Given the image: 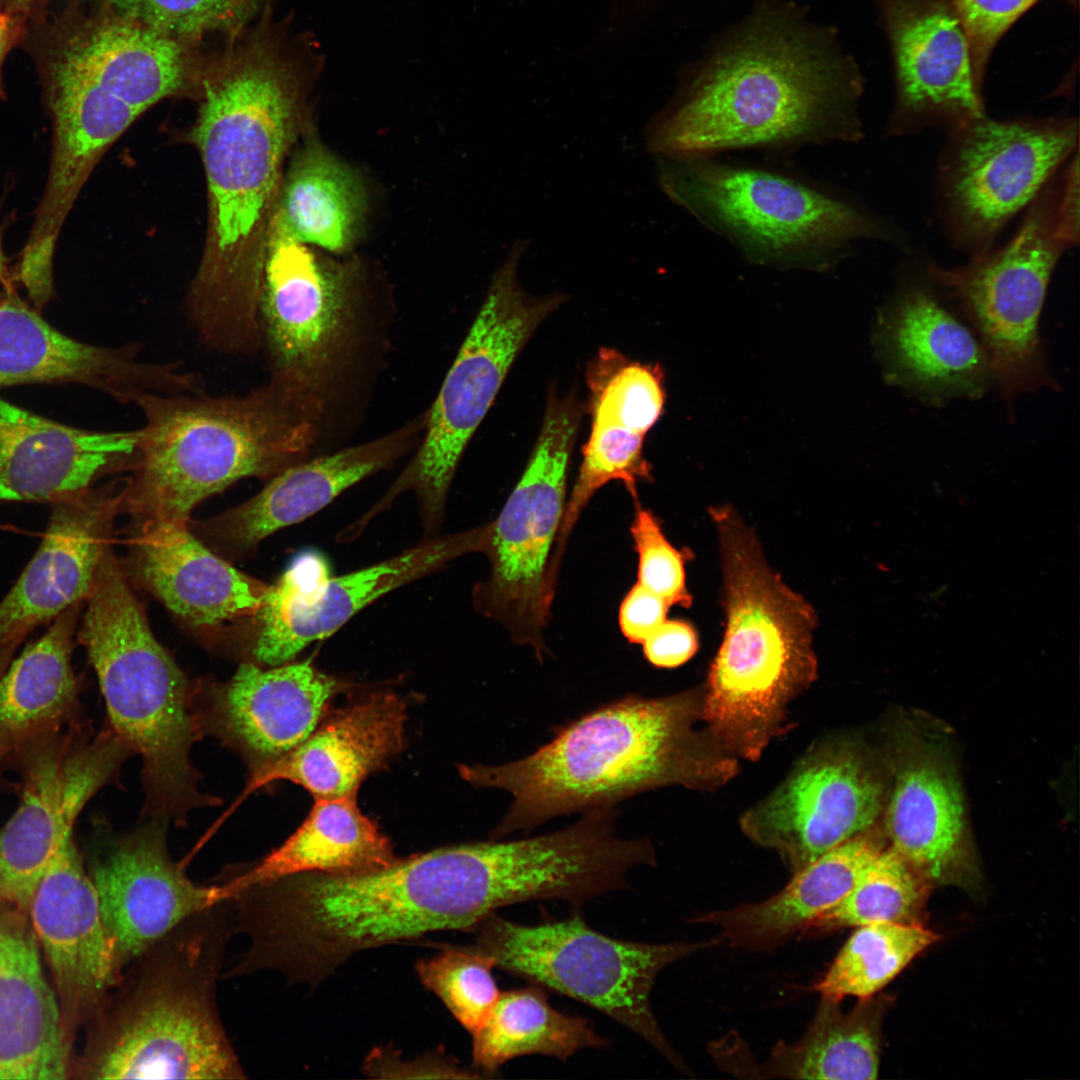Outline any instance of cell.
<instances>
[{"label":"cell","mask_w":1080,"mask_h":1080,"mask_svg":"<svg viewBox=\"0 0 1080 1080\" xmlns=\"http://www.w3.org/2000/svg\"><path fill=\"white\" fill-rule=\"evenodd\" d=\"M7 2L8 9L6 10L22 17L25 12L31 10L34 5L40 2V0H7Z\"/></svg>","instance_id":"cell-51"},{"label":"cell","mask_w":1080,"mask_h":1080,"mask_svg":"<svg viewBox=\"0 0 1080 1080\" xmlns=\"http://www.w3.org/2000/svg\"><path fill=\"white\" fill-rule=\"evenodd\" d=\"M18 648L17 644H9L0 649V677L5 672L9 663L13 659V655ZM6 760L0 755V770Z\"/></svg>","instance_id":"cell-50"},{"label":"cell","mask_w":1080,"mask_h":1080,"mask_svg":"<svg viewBox=\"0 0 1080 1080\" xmlns=\"http://www.w3.org/2000/svg\"><path fill=\"white\" fill-rule=\"evenodd\" d=\"M423 426L418 419L375 440L294 463L246 503L210 521L206 529L223 544L249 548L314 515L351 486L389 466Z\"/></svg>","instance_id":"cell-29"},{"label":"cell","mask_w":1080,"mask_h":1080,"mask_svg":"<svg viewBox=\"0 0 1080 1080\" xmlns=\"http://www.w3.org/2000/svg\"><path fill=\"white\" fill-rule=\"evenodd\" d=\"M438 947L440 953L416 963L418 977L472 1034L485 1022L501 993L492 975L494 964L470 946Z\"/></svg>","instance_id":"cell-42"},{"label":"cell","mask_w":1080,"mask_h":1080,"mask_svg":"<svg viewBox=\"0 0 1080 1080\" xmlns=\"http://www.w3.org/2000/svg\"><path fill=\"white\" fill-rule=\"evenodd\" d=\"M702 701L703 688L626 695L554 728L551 741L522 759L458 771L473 786L512 796L495 838L667 785L713 789L736 774L737 761L694 729Z\"/></svg>","instance_id":"cell-2"},{"label":"cell","mask_w":1080,"mask_h":1080,"mask_svg":"<svg viewBox=\"0 0 1080 1080\" xmlns=\"http://www.w3.org/2000/svg\"><path fill=\"white\" fill-rule=\"evenodd\" d=\"M405 703L373 693L317 726L300 744L251 772L246 792L288 780L316 799L356 794L362 780L404 745Z\"/></svg>","instance_id":"cell-27"},{"label":"cell","mask_w":1080,"mask_h":1080,"mask_svg":"<svg viewBox=\"0 0 1080 1080\" xmlns=\"http://www.w3.org/2000/svg\"><path fill=\"white\" fill-rule=\"evenodd\" d=\"M23 32L22 17L0 9V98L4 96L2 67L9 51L20 40Z\"/></svg>","instance_id":"cell-49"},{"label":"cell","mask_w":1080,"mask_h":1080,"mask_svg":"<svg viewBox=\"0 0 1080 1080\" xmlns=\"http://www.w3.org/2000/svg\"><path fill=\"white\" fill-rule=\"evenodd\" d=\"M325 55L311 32L263 15L207 59L201 106L193 132L208 184L212 240L218 256L197 280L194 294L211 311L250 308L240 254L267 216L281 168Z\"/></svg>","instance_id":"cell-1"},{"label":"cell","mask_w":1080,"mask_h":1080,"mask_svg":"<svg viewBox=\"0 0 1080 1080\" xmlns=\"http://www.w3.org/2000/svg\"><path fill=\"white\" fill-rule=\"evenodd\" d=\"M947 176L960 231L982 239L1025 206L1077 144L1073 121L962 124Z\"/></svg>","instance_id":"cell-18"},{"label":"cell","mask_w":1080,"mask_h":1080,"mask_svg":"<svg viewBox=\"0 0 1080 1080\" xmlns=\"http://www.w3.org/2000/svg\"><path fill=\"white\" fill-rule=\"evenodd\" d=\"M643 439L644 435L617 425L592 423L590 437L583 447L579 475L565 503L554 543L550 563L552 580L557 579L571 531L598 489L619 480L637 501V483L651 479L649 464L642 453Z\"/></svg>","instance_id":"cell-40"},{"label":"cell","mask_w":1080,"mask_h":1080,"mask_svg":"<svg viewBox=\"0 0 1080 1080\" xmlns=\"http://www.w3.org/2000/svg\"><path fill=\"white\" fill-rule=\"evenodd\" d=\"M117 504L91 489L51 504L38 550L0 602V649L87 599Z\"/></svg>","instance_id":"cell-23"},{"label":"cell","mask_w":1080,"mask_h":1080,"mask_svg":"<svg viewBox=\"0 0 1080 1080\" xmlns=\"http://www.w3.org/2000/svg\"><path fill=\"white\" fill-rule=\"evenodd\" d=\"M351 274L297 240L274 214L263 257L261 342L271 378L322 395L323 382L346 341Z\"/></svg>","instance_id":"cell-15"},{"label":"cell","mask_w":1080,"mask_h":1080,"mask_svg":"<svg viewBox=\"0 0 1080 1080\" xmlns=\"http://www.w3.org/2000/svg\"><path fill=\"white\" fill-rule=\"evenodd\" d=\"M75 1057L29 912L0 899V1079H69Z\"/></svg>","instance_id":"cell-25"},{"label":"cell","mask_w":1080,"mask_h":1080,"mask_svg":"<svg viewBox=\"0 0 1080 1080\" xmlns=\"http://www.w3.org/2000/svg\"><path fill=\"white\" fill-rule=\"evenodd\" d=\"M726 630L703 688L701 719L727 754L758 760L784 732L788 706L817 678L816 614L769 566L731 507L712 508Z\"/></svg>","instance_id":"cell-6"},{"label":"cell","mask_w":1080,"mask_h":1080,"mask_svg":"<svg viewBox=\"0 0 1080 1080\" xmlns=\"http://www.w3.org/2000/svg\"><path fill=\"white\" fill-rule=\"evenodd\" d=\"M52 148L94 163L152 104L107 61L84 23L58 43L46 75Z\"/></svg>","instance_id":"cell-28"},{"label":"cell","mask_w":1080,"mask_h":1080,"mask_svg":"<svg viewBox=\"0 0 1080 1080\" xmlns=\"http://www.w3.org/2000/svg\"><path fill=\"white\" fill-rule=\"evenodd\" d=\"M474 929L477 939L470 947L489 958L494 967L601 1011L649 1043L675 1068L690 1074L661 1030L650 995L664 968L717 946L715 937L694 943L633 942L599 933L578 915L524 925L495 912Z\"/></svg>","instance_id":"cell-9"},{"label":"cell","mask_w":1080,"mask_h":1080,"mask_svg":"<svg viewBox=\"0 0 1080 1080\" xmlns=\"http://www.w3.org/2000/svg\"><path fill=\"white\" fill-rule=\"evenodd\" d=\"M931 883L892 847L861 872L849 893L803 932H831L887 922L922 924Z\"/></svg>","instance_id":"cell-39"},{"label":"cell","mask_w":1080,"mask_h":1080,"mask_svg":"<svg viewBox=\"0 0 1080 1080\" xmlns=\"http://www.w3.org/2000/svg\"><path fill=\"white\" fill-rule=\"evenodd\" d=\"M86 602L78 637L110 729L141 757L149 811L182 824L191 809L216 802L199 792L190 758L199 727L188 681L151 632L109 545Z\"/></svg>","instance_id":"cell-7"},{"label":"cell","mask_w":1080,"mask_h":1080,"mask_svg":"<svg viewBox=\"0 0 1080 1080\" xmlns=\"http://www.w3.org/2000/svg\"><path fill=\"white\" fill-rule=\"evenodd\" d=\"M858 81L799 35L759 28L709 67L645 129L649 152L703 157L726 149L855 140Z\"/></svg>","instance_id":"cell-5"},{"label":"cell","mask_w":1080,"mask_h":1080,"mask_svg":"<svg viewBox=\"0 0 1080 1080\" xmlns=\"http://www.w3.org/2000/svg\"><path fill=\"white\" fill-rule=\"evenodd\" d=\"M663 374L658 366L626 359L605 349L588 369L592 423L617 425L645 435L664 404Z\"/></svg>","instance_id":"cell-41"},{"label":"cell","mask_w":1080,"mask_h":1080,"mask_svg":"<svg viewBox=\"0 0 1080 1080\" xmlns=\"http://www.w3.org/2000/svg\"><path fill=\"white\" fill-rule=\"evenodd\" d=\"M367 211L359 175L326 147L309 143L295 159L276 211L300 242L344 253L357 240Z\"/></svg>","instance_id":"cell-35"},{"label":"cell","mask_w":1080,"mask_h":1080,"mask_svg":"<svg viewBox=\"0 0 1080 1080\" xmlns=\"http://www.w3.org/2000/svg\"><path fill=\"white\" fill-rule=\"evenodd\" d=\"M472 1037L473 1067L486 1076L516 1057L540 1054L566 1061L582 1049L607 1044L588 1019L552 1008L537 985L501 992Z\"/></svg>","instance_id":"cell-37"},{"label":"cell","mask_w":1080,"mask_h":1080,"mask_svg":"<svg viewBox=\"0 0 1080 1080\" xmlns=\"http://www.w3.org/2000/svg\"><path fill=\"white\" fill-rule=\"evenodd\" d=\"M6 262H7V259H6L4 249H3V229H2V226L0 225V276L2 275V273L5 270Z\"/></svg>","instance_id":"cell-52"},{"label":"cell","mask_w":1080,"mask_h":1080,"mask_svg":"<svg viewBox=\"0 0 1080 1080\" xmlns=\"http://www.w3.org/2000/svg\"><path fill=\"white\" fill-rule=\"evenodd\" d=\"M890 847L932 883H952L972 865L962 791L944 755L912 735L892 756V787L886 798Z\"/></svg>","instance_id":"cell-24"},{"label":"cell","mask_w":1080,"mask_h":1080,"mask_svg":"<svg viewBox=\"0 0 1080 1080\" xmlns=\"http://www.w3.org/2000/svg\"><path fill=\"white\" fill-rule=\"evenodd\" d=\"M638 555L637 584L670 607H689L692 598L685 584L684 563L689 553L677 550L665 537L661 523L649 510L637 505L630 528Z\"/></svg>","instance_id":"cell-44"},{"label":"cell","mask_w":1080,"mask_h":1080,"mask_svg":"<svg viewBox=\"0 0 1080 1080\" xmlns=\"http://www.w3.org/2000/svg\"><path fill=\"white\" fill-rule=\"evenodd\" d=\"M82 384L121 403L143 393L196 389L175 363L140 359L135 345L103 347L75 340L46 322L17 294L0 299V389L26 384Z\"/></svg>","instance_id":"cell-20"},{"label":"cell","mask_w":1080,"mask_h":1080,"mask_svg":"<svg viewBox=\"0 0 1080 1080\" xmlns=\"http://www.w3.org/2000/svg\"><path fill=\"white\" fill-rule=\"evenodd\" d=\"M140 431H95L52 421L0 397V504H52L134 467Z\"/></svg>","instance_id":"cell-22"},{"label":"cell","mask_w":1080,"mask_h":1080,"mask_svg":"<svg viewBox=\"0 0 1080 1080\" xmlns=\"http://www.w3.org/2000/svg\"><path fill=\"white\" fill-rule=\"evenodd\" d=\"M397 859L388 839L359 810L355 794L316 799L303 824L281 846L222 883L232 897L246 887L296 874H363Z\"/></svg>","instance_id":"cell-33"},{"label":"cell","mask_w":1080,"mask_h":1080,"mask_svg":"<svg viewBox=\"0 0 1080 1080\" xmlns=\"http://www.w3.org/2000/svg\"><path fill=\"white\" fill-rule=\"evenodd\" d=\"M960 19L970 41L976 70L983 79L998 41L1030 8L1041 0H944ZM1074 8L1078 0H1062Z\"/></svg>","instance_id":"cell-45"},{"label":"cell","mask_w":1080,"mask_h":1080,"mask_svg":"<svg viewBox=\"0 0 1080 1080\" xmlns=\"http://www.w3.org/2000/svg\"><path fill=\"white\" fill-rule=\"evenodd\" d=\"M668 608L665 601L635 583L620 605L622 634L630 643L642 644L664 622Z\"/></svg>","instance_id":"cell-48"},{"label":"cell","mask_w":1080,"mask_h":1080,"mask_svg":"<svg viewBox=\"0 0 1080 1080\" xmlns=\"http://www.w3.org/2000/svg\"><path fill=\"white\" fill-rule=\"evenodd\" d=\"M477 550L478 532L473 528L427 538L390 559L335 577L319 555L302 554L267 588L256 615L259 629L253 657L267 666L290 662L380 597Z\"/></svg>","instance_id":"cell-14"},{"label":"cell","mask_w":1080,"mask_h":1080,"mask_svg":"<svg viewBox=\"0 0 1080 1080\" xmlns=\"http://www.w3.org/2000/svg\"><path fill=\"white\" fill-rule=\"evenodd\" d=\"M856 928L814 984L822 997H872L938 939L923 924L879 922Z\"/></svg>","instance_id":"cell-38"},{"label":"cell","mask_w":1080,"mask_h":1080,"mask_svg":"<svg viewBox=\"0 0 1080 1080\" xmlns=\"http://www.w3.org/2000/svg\"><path fill=\"white\" fill-rule=\"evenodd\" d=\"M881 343L894 374L928 394L978 396L991 374L973 334L931 294L912 289L884 317Z\"/></svg>","instance_id":"cell-32"},{"label":"cell","mask_w":1080,"mask_h":1080,"mask_svg":"<svg viewBox=\"0 0 1080 1080\" xmlns=\"http://www.w3.org/2000/svg\"><path fill=\"white\" fill-rule=\"evenodd\" d=\"M129 753L110 728L91 737L79 721L13 751L22 793L0 830V899L29 912L48 867L73 837L76 818Z\"/></svg>","instance_id":"cell-13"},{"label":"cell","mask_w":1080,"mask_h":1080,"mask_svg":"<svg viewBox=\"0 0 1080 1080\" xmlns=\"http://www.w3.org/2000/svg\"><path fill=\"white\" fill-rule=\"evenodd\" d=\"M905 112L952 116L965 124L984 117L969 37L944 0H881Z\"/></svg>","instance_id":"cell-26"},{"label":"cell","mask_w":1080,"mask_h":1080,"mask_svg":"<svg viewBox=\"0 0 1080 1080\" xmlns=\"http://www.w3.org/2000/svg\"><path fill=\"white\" fill-rule=\"evenodd\" d=\"M84 864L72 837L51 862L29 907L52 977L63 1033L72 1048L78 1031L120 976Z\"/></svg>","instance_id":"cell-19"},{"label":"cell","mask_w":1080,"mask_h":1080,"mask_svg":"<svg viewBox=\"0 0 1080 1080\" xmlns=\"http://www.w3.org/2000/svg\"><path fill=\"white\" fill-rule=\"evenodd\" d=\"M81 605L56 617L0 677V755L6 761L23 742L78 721L72 652Z\"/></svg>","instance_id":"cell-34"},{"label":"cell","mask_w":1080,"mask_h":1080,"mask_svg":"<svg viewBox=\"0 0 1080 1080\" xmlns=\"http://www.w3.org/2000/svg\"><path fill=\"white\" fill-rule=\"evenodd\" d=\"M529 241L513 243L425 417V435L416 454L364 517L371 520L406 491L420 505L423 526L433 534L460 459L483 421L524 345L567 299L562 293H526L518 267Z\"/></svg>","instance_id":"cell-8"},{"label":"cell","mask_w":1080,"mask_h":1080,"mask_svg":"<svg viewBox=\"0 0 1080 1080\" xmlns=\"http://www.w3.org/2000/svg\"><path fill=\"white\" fill-rule=\"evenodd\" d=\"M661 160L665 194L751 260L819 265L848 242L874 234L853 207L795 179L703 157Z\"/></svg>","instance_id":"cell-10"},{"label":"cell","mask_w":1080,"mask_h":1080,"mask_svg":"<svg viewBox=\"0 0 1080 1080\" xmlns=\"http://www.w3.org/2000/svg\"><path fill=\"white\" fill-rule=\"evenodd\" d=\"M134 565L145 587L197 628L257 615L268 588L210 551L186 523L149 520L136 541Z\"/></svg>","instance_id":"cell-30"},{"label":"cell","mask_w":1080,"mask_h":1080,"mask_svg":"<svg viewBox=\"0 0 1080 1080\" xmlns=\"http://www.w3.org/2000/svg\"><path fill=\"white\" fill-rule=\"evenodd\" d=\"M1057 210V197L1031 209L1002 249L955 269L931 267L976 328L1003 396L1053 385L1045 366L1039 318L1062 251L1077 243Z\"/></svg>","instance_id":"cell-12"},{"label":"cell","mask_w":1080,"mask_h":1080,"mask_svg":"<svg viewBox=\"0 0 1080 1080\" xmlns=\"http://www.w3.org/2000/svg\"><path fill=\"white\" fill-rule=\"evenodd\" d=\"M233 936L225 900L185 919L128 963L84 1027L71 1078H246L216 1001Z\"/></svg>","instance_id":"cell-3"},{"label":"cell","mask_w":1080,"mask_h":1080,"mask_svg":"<svg viewBox=\"0 0 1080 1080\" xmlns=\"http://www.w3.org/2000/svg\"><path fill=\"white\" fill-rule=\"evenodd\" d=\"M883 849V838L869 829L795 872L775 895L707 912L693 922L715 927L719 945L754 952L774 950L842 900Z\"/></svg>","instance_id":"cell-31"},{"label":"cell","mask_w":1080,"mask_h":1080,"mask_svg":"<svg viewBox=\"0 0 1080 1080\" xmlns=\"http://www.w3.org/2000/svg\"><path fill=\"white\" fill-rule=\"evenodd\" d=\"M103 10L170 37L197 43L211 33L243 30L259 0H99Z\"/></svg>","instance_id":"cell-43"},{"label":"cell","mask_w":1080,"mask_h":1080,"mask_svg":"<svg viewBox=\"0 0 1080 1080\" xmlns=\"http://www.w3.org/2000/svg\"><path fill=\"white\" fill-rule=\"evenodd\" d=\"M646 660L656 668H675L686 663L697 651L694 628L679 619H665L643 642Z\"/></svg>","instance_id":"cell-47"},{"label":"cell","mask_w":1080,"mask_h":1080,"mask_svg":"<svg viewBox=\"0 0 1080 1080\" xmlns=\"http://www.w3.org/2000/svg\"><path fill=\"white\" fill-rule=\"evenodd\" d=\"M364 1071L376 1078H468L481 1077L477 1071L463 1069L452 1058L438 1052L412 1061H404L388 1048H376L366 1058Z\"/></svg>","instance_id":"cell-46"},{"label":"cell","mask_w":1080,"mask_h":1080,"mask_svg":"<svg viewBox=\"0 0 1080 1080\" xmlns=\"http://www.w3.org/2000/svg\"><path fill=\"white\" fill-rule=\"evenodd\" d=\"M822 997L802 1037L779 1042L765 1065L767 1077L869 1080L878 1077L884 1000L860 999L849 1012Z\"/></svg>","instance_id":"cell-36"},{"label":"cell","mask_w":1080,"mask_h":1080,"mask_svg":"<svg viewBox=\"0 0 1080 1080\" xmlns=\"http://www.w3.org/2000/svg\"><path fill=\"white\" fill-rule=\"evenodd\" d=\"M101 840L86 869L119 973L185 919L229 899L222 883L196 884L173 862L160 823Z\"/></svg>","instance_id":"cell-17"},{"label":"cell","mask_w":1080,"mask_h":1080,"mask_svg":"<svg viewBox=\"0 0 1080 1080\" xmlns=\"http://www.w3.org/2000/svg\"><path fill=\"white\" fill-rule=\"evenodd\" d=\"M133 404L144 425L119 499L148 520L180 523L234 482L303 460L324 410L322 395L273 378L243 395L143 393Z\"/></svg>","instance_id":"cell-4"},{"label":"cell","mask_w":1080,"mask_h":1080,"mask_svg":"<svg viewBox=\"0 0 1080 1080\" xmlns=\"http://www.w3.org/2000/svg\"><path fill=\"white\" fill-rule=\"evenodd\" d=\"M887 793L879 769L854 743L807 754L766 798L741 817L743 833L776 851L793 873L872 828Z\"/></svg>","instance_id":"cell-16"},{"label":"cell","mask_w":1080,"mask_h":1080,"mask_svg":"<svg viewBox=\"0 0 1080 1080\" xmlns=\"http://www.w3.org/2000/svg\"><path fill=\"white\" fill-rule=\"evenodd\" d=\"M339 688L309 661L268 669L243 663L195 714L199 730L238 751L253 772L305 740Z\"/></svg>","instance_id":"cell-21"},{"label":"cell","mask_w":1080,"mask_h":1080,"mask_svg":"<svg viewBox=\"0 0 1080 1080\" xmlns=\"http://www.w3.org/2000/svg\"><path fill=\"white\" fill-rule=\"evenodd\" d=\"M579 419L575 400L551 394L522 477L495 520L482 525L480 552L490 570L473 588L474 608L504 625L515 643L533 647L539 660L547 651L543 634L556 585L550 563Z\"/></svg>","instance_id":"cell-11"}]
</instances>
